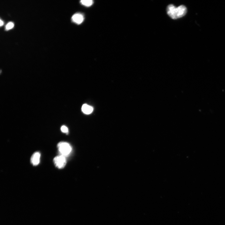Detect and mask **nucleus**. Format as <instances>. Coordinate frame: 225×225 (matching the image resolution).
<instances>
[{"label": "nucleus", "instance_id": "6e6552de", "mask_svg": "<svg viewBox=\"0 0 225 225\" xmlns=\"http://www.w3.org/2000/svg\"><path fill=\"white\" fill-rule=\"evenodd\" d=\"M14 26V23L12 22H10L7 23L6 26V29L7 30H9L12 29Z\"/></svg>", "mask_w": 225, "mask_h": 225}, {"label": "nucleus", "instance_id": "0eeeda50", "mask_svg": "<svg viewBox=\"0 0 225 225\" xmlns=\"http://www.w3.org/2000/svg\"><path fill=\"white\" fill-rule=\"evenodd\" d=\"M80 2L82 5L86 7L92 6L93 3V1L92 0H82Z\"/></svg>", "mask_w": 225, "mask_h": 225}, {"label": "nucleus", "instance_id": "1a4fd4ad", "mask_svg": "<svg viewBox=\"0 0 225 225\" xmlns=\"http://www.w3.org/2000/svg\"><path fill=\"white\" fill-rule=\"evenodd\" d=\"M62 132L63 133H68V129L67 127L65 125L62 126L61 128Z\"/></svg>", "mask_w": 225, "mask_h": 225}, {"label": "nucleus", "instance_id": "7ed1b4c3", "mask_svg": "<svg viewBox=\"0 0 225 225\" xmlns=\"http://www.w3.org/2000/svg\"><path fill=\"white\" fill-rule=\"evenodd\" d=\"M53 161L55 166L59 169L64 168L66 163L65 157L62 155L55 157Z\"/></svg>", "mask_w": 225, "mask_h": 225}, {"label": "nucleus", "instance_id": "423d86ee", "mask_svg": "<svg viewBox=\"0 0 225 225\" xmlns=\"http://www.w3.org/2000/svg\"><path fill=\"white\" fill-rule=\"evenodd\" d=\"M82 111L84 113L89 114L92 113L93 111V108L92 106L87 104L83 105L82 107Z\"/></svg>", "mask_w": 225, "mask_h": 225}, {"label": "nucleus", "instance_id": "20e7f679", "mask_svg": "<svg viewBox=\"0 0 225 225\" xmlns=\"http://www.w3.org/2000/svg\"><path fill=\"white\" fill-rule=\"evenodd\" d=\"M41 153L39 152L34 153L31 157V162L34 166L38 165L40 162Z\"/></svg>", "mask_w": 225, "mask_h": 225}, {"label": "nucleus", "instance_id": "f257e3e1", "mask_svg": "<svg viewBox=\"0 0 225 225\" xmlns=\"http://www.w3.org/2000/svg\"><path fill=\"white\" fill-rule=\"evenodd\" d=\"M167 12L170 17L175 19L184 16L187 12V9L184 5L176 7L173 5H170L167 7Z\"/></svg>", "mask_w": 225, "mask_h": 225}, {"label": "nucleus", "instance_id": "39448f33", "mask_svg": "<svg viewBox=\"0 0 225 225\" xmlns=\"http://www.w3.org/2000/svg\"><path fill=\"white\" fill-rule=\"evenodd\" d=\"M84 16L81 13H76L74 14L72 17L73 21L78 25H80L84 21Z\"/></svg>", "mask_w": 225, "mask_h": 225}, {"label": "nucleus", "instance_id": "9d476101", "mask_svg": "<svg viewBox=\"0 0 225 225\" xmlns=\"http://www.w3.org/2000/svg\"><path fill=\"white\" fill-rule=\"evenodd\" d=\"M0 25H1V26H2L3 25V22L1 20V22H0Z\"/></svg>", "mask_w": 225, "mask_h": 225}, {"label": "nucleus", "instance_id": "f03ea898", "mask_svg": "<svg viewBox=\"0 0 225 225\" xmlns=\"http://www.w3.org/2000/svg\"><path fill=\"white\" fill-rule=\"evenodd\" d=\"M57 147L61 155L66 156L69 155L72 151L70 145L65 142H61L58 143Z\"/></svg>", "mask_w": 225, "mask_h": 225}]
</instances>
